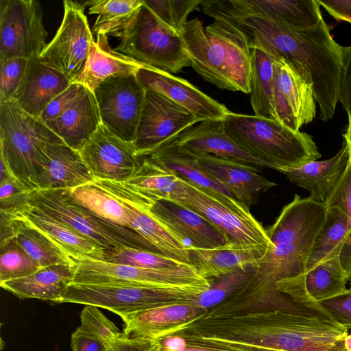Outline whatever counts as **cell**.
I'll list each match as a JSON object with an SVG mask.
<instances>
[{
  "instance_id": "cell-20",
  "label": "cell",
  "mask_w": 351,
  "mask_h": 351,
  "mask_svg": "<svg viewBox=\"0 0 351 351\" xmlns=\"http://www.w3.org/2000/svg\"><path fill=\"white\" fill-rule=\"evenodd\" d=\"M326 212L324 203L295 194L293 201L282 208L274 223L265 230L271 244L274 246L315 240L325 222Z\"/></svg>"
},
{
  "instance_id": "cell-49",
  "label": "cell",
  "mask_w": 351,
  "mask_h": 351,
  "mask_svg": "<svg viewBox=\"0 0 351 351\" xmlns=\"http://www.w3.org/2000/svg\"><path fill=\"white\" fill-rule=\"evenodd\" d=\"M86 87L80 83H71L56 97L43 110L39 119L46 123L60 116L69 108Z\"/></svg>"
},
{
  "instance_id": "cell-30",
  "label": "cell",
  "mask_w": 351,
  "mask_h": 351,
  "mask_svg": "<svg viewBox=\"0 0 351 351\" xmlns=\"http://www.w3.org/2000/svg\"><path fill=\"white\" fill-rule=\"evenodd\" d=\"M17 212L46 232L71 257L104 261L106 252L101 245L38 208L27 202Z\"/></svg>"
},
{
  "instance_id": "cell-39",
  "label": "cell",
  "mask_w": 351,
  "mask_h": 351,
  "mask_svg": "<svg viewBox=\"0 0 351 351\" xmlns=\"http://www.w3.org/2000/svg\"><path fill=\"white\" fill-rule=\"evenodd\" d=\"M350 276L343 268L339 256L325 260L306 271L304 282L308 295L321 302L344 292Z\"/></svg>"
},
{
  "instance_id": "cell-46",
  "label": "cell",
  "mask_w": 351,
  "mask_h": 351,
  "mask_svg": "<svg viewBox=\"0 0 351 351\" xmlns=\"http://www.w3.org/2000/svg\"><path fill=\"white\" fill-rule=\"evenodd\" d=\"M0 160V213L12 214L27 202L29 192L14 177L5 163Z\"/></svg>"
},
{
  "instance_id": "cell-10",
  "label": "cell",
  "mask_w": 351,
  "mask_h": 351,
  "mask_svg": "<svg viewBox=\"0 0 351 351\" xmlns=\"http://www.w3.org/2000/svg\"><path fill=\"white\" fill-rule=\"evenodd\" d=\"M63 6L61 25L39 56L43 62L61 72L71 83L81 84L95 39L83 5L64 0Z\"/></svg>"
},
{
  "instance_id": "cell-11",
  "label": "cell",
  "mask_w": 351,
  "mask_h": 351,
  "mask_svg": "<svg viewBox=\"0 0 351 351\" xmlns=\"http://www.w3.org/2000/svg\"><path fill=\"white\" fill-rule=\"evenodd\" d=\"M146 90L136 74L111 76L95 89L101 123L120 138L134 142Z\"/></svg>"
},
{
  "instance_id": "cell-34",
  "label": "cell",
  "mask_w": 351,
  "mask_h": 351,
  "mask_svg": "<svg viewBox=\"0 0 351 351\" xmlns=\"http://www.w3.org/2000/svg\"><path fill=\"white\" fill-rule=\"evenodd\" d=\"M143 67L145 66L112 49L108 36L98 34L91 43L81 84L93 93L104 80L114 75L136 74Z\"/></svg>"
},
{
  "instance_id": "cell-26",
  "label": "cell",
  "mask_w": 351,
  "mask_h": 351,
  "mask_svg": "<svg viewBox=\"0 0 351 351\" xmlns=\"http://www.w3.org/2000/svg\"><path fill=\"white\" fill-rule=\"evenodd\" d=\"M343 137L341 147L332 158L312 161L298 168L278 171L291 182L306 189L310 197L324 204L346 170L350 157V144Z\"/></svg>"
},
{
  "instance_id": "cell-45",
  "label": "cell",
  "mask_w": 351,
  "mask_h": 351,
  "mask_svg": "<svg viewBox=\"0 0 351 351\" xmlns=\"http://www.w3.org/2000/svg\"><path fill=\"white\" fill-rule=\"evenodd\" d=\"M80 322V326L84 331L110 347L123 336V332L104 315L99 307L86 305L81 312Z\"/></svg>"
},
{
  "instance_id": "cell-24",
  "label": "cell",
  "mask_w": 351,
  "mask_h": 351,
  "mask_svg": "<svg viewBox=\"0 0 351 351\" xmlns=\"http://www.w3.org/2000/svg\"><path fill=\"white\" fill-rule=\"evenodd\" d=\"M180 147L194 155H213L261 169L269 168L265 162L238 146L226 133L221 120L200 122L176 138Z\"/></svg>"
},
{
  "instance_id": "cell-21",
  "label": "cell",
  "mask_w": 351,
  "mask_h": 351,
  "mask_svg": "<svg viewBox=\"0 0 351 351\" xmlns=\"http://www.w3.org/2000/svg\"><path fill=\"white\" fill-rule=\"evenodd\" d=\"M39 56L27 59L24 75L12 100L25 112L38 118L71 84L61 72L43 62Z\"/></svg>"
},
{
  "instance_id": "cell-29",
  "label": "cell",
  "mask_w": 351,
  "mask_h": 351,
  "mask_svg": "<svg viewBox=\"0 0 351 351\" xmlns=\"http://www.w3.org/2000/svg\"><path fill=\"white\" fill-rule=\"evenodd\" d=\"M74 274V265H54L22 278L0 282V285L21 299L35 298L58 303L73 282Z\"/></svg>"
},
{
  "instance_id": "cell-4",
  "label": "cell",
  "mask_w": 351,
  "mask_h": 351,
  "mask_svg": "<svg viewBox=\"0 0 351 351\" xmlns=\"http://www.w3.org/2000/svg\"><path fill=\"white\" fill-rule=\"evenodd\" d=\"M62 142L39 118L14 101L0 103V160L28 192L38 189L47 145Z\"/></svg>"
},
{
  "instance_id": "cell-9",
  "label": "cell",
  "mask_w": 351,
  "mask_h": 351,
  "mask_svg": "<svg viewBox=\"0 0 351 351\" xmlns=\"http://www.w3.org/2000/svg\"><path fill=\"white\" fill-rule=\"evenodd\" d=\"M75 274L72 283L118 284L160 288L202 287L211 282L202 277L193 265L176 269H154L86 258L71 257Z\"/></svg>"
},
{
  "instance_id": "cell-16",
  "label": "cell",
  "mask_w": 351,
  "mask_h": 351,
  "mask_svg": "<svg viewBox=\"0 0 351 351\" xmlns=\"http://www.w3.org/2000/svg\"><path fill=\"white\" fill-rule=\"evenodd\" d=\"M316 100L313 88L284 62H274L273 109L276 121L294 131L313 121Z\"/></svg>"
},
{
  "instance_id": "cell-44",
  "label": "cell",
  "mask_w": 351,
  "mask_h": 351,
  "mask_svg": "<svg viewBox=\"0 0 351 351\" xmlns=\"http://www.w3.org/2000/svg\"><path fill=\"white\" fill-rule=\"evenodd\" d=\"M165 24L180 34L190 13L199 10L202 0H143Z\"/></svg>"
},
{
  "instance_id": "cell-1",
  "label": "cell",
  "mask_w": 351,
  "mask_h": 351,
  "mask_svg": "<svg viewBox=\"0 0 351 351\" xmlns=\"http://www.w3.org/2000/svg\"><path fill=\"white\" fill-rule=\"evenodd\" d=\"M304 275L252 278L223 302L213 343L231 351H351V335L310 298Z\"/></svg>"
},
{
  "instance_id": "cell-13",
  "label": "cell",
  "mask_w": 351,
  "mask_h": 351,
  "mask_svg": "<svg viewBox=\"0 0 351 351\" xmlns=\"http://www.w3.org/2000/svg\"><path fill=\"white\" fill-rule=\"evenodd\" d=\"M199 121L166 96L146 90L145 99L133 142L138 157L145 156L178 137Z\"/></svg>"
},
{
  "instance_id": "cell-6",
  "label": "cell",
  "mask_w": 351,
  "mask_h": 351,
  "mask_svg": "<svg viewBox=\"0 0 351 351\" xmlns=\"http://www.w3.org/2000/svg\"><path fill=\"white\" fill-rule=\"evenodd\" d=\"M115 37L114 49L147 67L170 74L191 66L181 35L165 24L144 3Z\"/></svg>"
},
{
  "instance_id": "cell-42",
  "label": "cell",
  "mask_w": 351,
  "mask_h": 351,
  "mask_svg": "<svg viewBox=\"0 0 351 351\" xmlns=\"http://www.w3.org/2000/svg\"><path fill=\"white\" fill-rule=\"evenodd\" d=\"M256 265L235 271L217 279L211 283L208 289L198 295L195 303L205 309L220 304L253 278L256 273Z\"/></svg>"
},
{
  "instance_id": "cell-40",
  "label": "cell",
  "mask_w": 351,
  "mask_h": 351,
  "mask_svg": "<svg viewBox=\"0 0 351 351\" xmlns=\"http://www.w3.org/2000/svg\"><path fill=\"white\" fill-rule=\"evenodd\" d=\"M143 0H94L86 2L90 5V14L98 16L93 31L98 34L116 36L132 20Z\"/></svg>"
},
{
  "instance_id": "cell-38",
  "label": "cell",
  "mask_w": 351,
  "mask_h": 351,
  "mask_svg": "<svg viewBox=\"0 0 351 351\" xmlns=\"http://www.w3.org/2000/svg\"><path fill=\"white\" fill-rule=\"evenodd\" d=\"M138 159L137 169L125 182L145 198H170L179 176L145 156L138 157Z\"/></svg>"
},
{
  "instance_id": "cell-55",
  "label": "cell",
  "mask_w": 351,
  "mask_h": 351,
  "mask_svg": "<svg viewBox=\"0 0 351 351\" xmlns=\"http://www.w3.org/2000/svg\"><path fill=\"white\" fill-rule=\"evenodd\" d=\"M343 136L347 138L351 149V117H348V128L346 132L343 134Z\"/></svg>"
},
{
  "instance_id": "cell-48",
  "label": "cell",
  "mask_w": 351,
  "mask_h": 351,
  "mask_svg": "<svg viewBox=\"0 0 351 351\" xmlns=\"http://www.w3.org/2000/svg\"><path fill=\"white\" fill-rule=\"evenodd\" d=\"M326 208L336 207L351 221V154L343 175L324 202Z\"/></svg>"
},
{
  "instance_id": "cell-41",
  "label": "cell",
  "mask_w": 351,
  "mask_h": 351,
  "mask_svg": "<svg viewBox=\"0 0 351 351\" xmlns=\"http://www.w3.org/2000/svg\"><path fill=\"white\" fill-rule=\"evenodd\" d=\"M0 282L28 276L42 268L12 238L0 242Z\"/></svg>"
},
{
  "instance_id": "cell-36",
  "label": "cell",
  "mask_w": 351,
  "mask_h": 351,
  "mask_svg": "<svg viewBox=\"0 0 351 351\" xmlns=\"http://www.w3.org/2000/svg\"><path fill=\"white\" fill-rule=\"evenodd\" d=\"M73 199L99 218L130 228V219L123 203L96 180L69 189Z\"/></svg>"
},
{
  "instance_id": "cell-51",
  "label": "cell",
  "mask_w": 351,
  "mask_h": 351,
  "mask_svg": "<svg viewBox=\"0 0 351 351\" xmlns=\"http://www.w3.org/2000/svg\"><path fill=\"white\" fill-rule=\"evenodd\" d=\"M342 73L340 99L343 109L351 117V46L342 47Z\"/></svg>"
},
{
  "instance_id": "cell-50",
  "label": "cell",
  "mask_w": 351,
  "mask_h": 351,
  "mask_svg": "<svg viewBox=\"0 0 351 351\" xmlns=\"http://www.w3.org/2000/svg\"><path fill=\"white\" fill-rule=\"evenodd\" d=\"M334 319L346 328L351 329V289L333 298L319 302Z\"/></svg>"
},
{
  "instance_id": "cell-17",
  "label": "cell",
  "mask_w": 351,
  "mask_h": 351,
  "mask_svg": "<svg viewBox=\"0 0 351 351\" xmlns=\"http://www.w3.org/2000/svg\"><path fill=\"white\" fill-rule=\"evenodd\" d=\"M142 197L150 213L185 243L188 241L189 245L202 249L228 244L223 233L198 213L171 199Z\"/></svg>"
},
{
  "instance_id": "cell-7",
  "label": "cell",
  "mask_w": 351,
  "mask_h": 351,
  "mask_svg": "<svg viewBox=\"0 0 351 351\" xmlns=\"http://www.w3.org/2000/svg\"><path fill=\"white\" fill-rule=\"evenodd\" d=\"M209 288H160L130 285L71 283L58 303L92 305L123 316L159 306L194 302Z\"/></svg>"
},
{
  "instance_id": "cell-8",
  "label": "cell",
  "mask_w": 351,
  "mask_h": 351,
  "mask_svg": "<svg viewBox=\"0 0 351 351\" xmlns=\"http://www.w3.org/2000/svg\"><path fill=\"white\" fill-rule=\"evenodd\" d=\"M27 202L94 240L106 254L121 246L160 254L133 230L105 221L79 204L69 189L35 190L28 193Z\"/></svg>"
},
{
  "instance_id": "cell-18",
  "label": "cell",
  "mask_w": 351,
  "mask_h": 351,
  "mask_svg": "<svg viewBox=\"0 0 351 351\" xmlns=\"http://www.w3.org/2000/svg\"><path fill=\"white\" fill-rule=\"evenodd\" d=\"M136 75L145 90L166 96L190 112L199 122L222 119L231 112L187 80L172 74L145 66Z\"/></svg>"
},
{
  "instance_id": "cell-12",
  "label": "cell",
  "mask_w": 351,
  "mask_h": 351,
  "mask_svg": "<svg viewBox=\"0 0 351 351\" xmlns=\"http://www.w3.org/2000/svg\"><path fill=\"white\" fill-rule=\"evenodd\" d=\"M43 14L36 1L1 0L0 60L40 54L48 36Z\"/></svg>"
},
{
  "instance_id": "cell-31",
  "label": "cell",
  "mask_w": 351,
  "mask_h": 351,
  "mask_svg": "<svg viewBox=\"0 0 351 351\" xmlns=\"http://www.w3.org/2000/svg\"><path fill=\"white\" fill-rule=\"evenodd\" d=\"M189 251L191 264L211 283L235 271L256 265L265 254L254 250L232 248L228 244L213 249L189 245Z\"/></svg>"
},
{
  "instance_id": "cell-5",
  "label": "cell",
  "mask_w": 351,
  "mask_h": 351,
  "mask_svg": "<svg viewBox=\"0 0 351 351\" xmlns=\"http://www.w3.org/2000/svg\"><path fill=\"white\" fill-rule=\"evenodd\" d=\"M169 199L203 217L223 233L232 248L265 253L271 245L265 229L238 202L180 177Z\"/></svg>"
},
{
  "instance_id": "cell-14",
  "label": "cell",
  "mask_w": 351,
  "mask_h": 351,
  "mask_svg": "<svg viewBox=\"0 0 351 351\" xmlns=\"http://www.w3.org/2000/svg\"><path fill=\"white\" fill-rule=\"evenodd\" d=\"M96 180L125 206L130 219V229L150 242L161 254L191 265L189 245L150 213L137 192L125 182Z\"/></svg>"
},
{
  "instance_id": "cell-23",
  "label": "cell",
  "mask_w": 351,
  "mask_h": 351,
  "mask_svg": "<svg viewBox=\"0 0 351 351\" xmlns=\"http://www.w3.org/2000/svg\"><path fill=\"white\" fill-rule=\"evenodd\" d=\"M10 238L41 267L74 265L71 256L56 241L19 212L1 213V241Z\"/></svg>"
},
{
  "instance_id": "cell-2",
  "label": "cell",
  "mask_w": 351,
  "mask_h": 351,
  "mask_svg": "<svg viewBox=\"0 0 351 351\" xmlns=\"http://www.w3.org/2000/svg\"><path fill=\"white\" fill-rule=\"evenodd\" d=\"M180 34L191 66L204 80L220 89L250 93L251 51L236 29L218 20L204 29L194 19Z\"/></svg>"
},
{
  "instance_id": "cell-3",
  "label": "cell",
  "mask_w": 351,
  "mask_h": 351,
  "mask_svg": "<svg viewBox=\"0 0 351 351\" xmlns=\"http://www.w3.org/2000/svg\"><path fill=\"white\" fill-rule=\"evenodd\" d=\"M221 120L226 134L238 146L269 168H298L321 157L312 136L278 121L232 112Z\"/></svg>"
},
{
  "instance_id": "cell-25",
  "label": "cell",
  "mask_w": 351,
  "mask_h": 351,
  "mask_svg": "<svg viewBox=\"0 0 351 351\" xmlns=\"http://www.w3.org/2000/svg\"><path fill=\"white\" fill-rule=\"evenodd\" d=\"M45 154L38 190L71 189L95 180L80 152L64 143L47 144Z\"/></svg>"
},
{
  "instance_id": "cell-15",
  "label": "cell",
  "mask_w": 351,
  "mask_h": 351,
  "mask_svg": "<svg viewBox=\"0 0 351 351\" xmlns=\"http://www.w3.org/2000/svg\"><path fill=\"white\" fill-rule=\"evenodd\" d=\"M80 152L95 180L127 182L139 164L133 142L120 138L102 123Z\"/></svg>"
},
{
  "instance_id": "cell-47",
  "label": "cell",
  "mask_w": 351,
  "mask_h": 351,
  "mask_svg": "<svg viewBox=\"0 0 351 351\" xmlns=\"http://www.w3.org/2000/svg\"><path fill=\"white\" fill-rule=\"evenodd\" d=\"M26 64L27 59L20 57L0 60V103L13 100Z\"/></svg>"
},
{
  "instance_id": "cell-43",
  "label": "cell",
  "mask_w": 351,
  "mask_h": 351,
  "mask_svg": "<svg viewBox=\"0 0 351 351\" xmlns=\"http://www.w3.org/2000/svg\"><path fill=\"white\" fill-rule=\"evenodd\" d=\"M104 261L154 269H176L192 265L160 254L128 246L119 247L106 254Z\"/></svg>"
},
{
  "instance_id": "cell-53",
  "label": "cell",
  "mask_w": 351,
  "mask_h": 351,
  "mask_svg": "<svg viewBox=\"0 0 351 351\" xmlns=\"http://www.w3.org/2000/svg\"><path fill=\"white\" fill-rule=\"evenodd\" d=\"M317 1L335 20L351 24V0Z\"/></svg>"
},
{
  "instance_id": "cell-19",
  "label": "cell",
  "mask_w": 351,
  "mask_h": 351,
  "mask_svg": "<svg viewBox=\"0 0 351 351\" xmlns=\"http://www.w3.org/2000/svg\"><path fill=\"white\" fill-rule=\"evenodd\" d=\"M192 155L199 167L225 185L247 210L257 203L261 195L276 185L258 173L261 168L209 154Z\"/></svg>"
},
{
  "instance_id": "cell-22",
  "label": "cell",
  "mask_w": 351,
  "mask_h": 351,
  "mask_svg": "<svg viewBox=\"0 0 351 351\" xmlns=\"http://www.w3.org/2000/svg\"><path fill=\"white\" fill-rule=\"evenodd\" d=\"M194 302L169 304L121 317L123 337L149 341L167 335L206 312Z\"/></svg>"
},
{
  "instance_id": "cell-57",
  "label": "cell",
  "mask_w": 351,
  "mask_h": 351,
  "mask_svg": "<svg viewBox=\"0 0 351 351\" xmlns=\"http://www.w3.org/2000/svg\"><path fill=\"white\" fill-rule=\"evenodd\" d=\"M349 282H350V288L349 289H351V274H350Z\"/></svg>"
},
{
  "instance_id": "cell-27",
  "label": "cell",
  "mask_w": 351,
  "mask_h": 351,
  "mask_svg": "<svg viewBox=\"0 0 351 351\" xmlns=\"http://www.w3.org/2000/svg\"><path fill=\"white\" fill-rule=\"evenodd\" d=\"M101 124L95 95L88 88L60 116L45 123L66 145L79 152Z\"/></svg>"
},
{
  "instance_id": "cell-28",
  "label": "cell",
  "mask_w": 351,
  "mask_h": 351,
  "mask_svg": "<svg viewBox=\"0 0 351 351\" xmlns=\"http://www.w3.org/2000/svg\"><path fill=\"white\" fill-rule=\"evenodd\" d=\"M334 256L339 257L343 268L350 276L351 221L340 209L329 207L327 208L325 222L311 247L306 263V271Z\"/></svg>"
},
{
  "instance_id": "cell-52",
  "label": "cell",
  "mask_w": 351,
  "mask_h": 351,
  "mask_svg": "<svg viewBox=\"0 0 351 351\" xmlns=\"http://www.w3.org/2000/svg\"><path fill=\"white\" fill-rule=\"evenodd\" d=\"M71 348L72 351H108L110 347L79 326L71 334Z\"/></svg>"
},
{
  "instance_id": "cell-54",
  "label": "cell",
  "mask_w": 351,
  "mask_h": 351,
  "mask_svg": "<svg viewBox=\"0 0 351 351\" xmlns=\"http://www.w3.org/2000/svg\"><path fill=\"white\" fill-rule=\"evenodd\" d=\"M111 351H150V341L139 338L122 337L110 346Z\"/></svg>"
},
{
  "instance_id": "cell-33",
  "label": "cell",
  "mask_w": 351,
  "mask_h": 351,
  "mask_svg": "<svg viewBox=\"0 0 351 351\" xmlns=\"http://www.w3.org/2000/svg\"><path fill=\"white\" fill-rule=\"evenodd\" d=\"M242 8L294 29L316 26L324 18L317 0H235Z\"/></svg>"
},
{
  "instance_id": "cell-56",
  "label": "cell",
  "mask_w": 351,
  "mask_h": 351,
  "mask_svg": "<svg viewBox=\"0 0 351 351\" xmlns=\"http://www.w3.org/2000/svg\"><path fill=\"white\" fill-rule=\"evenodd\" d=\"M150 351H164L159 346L150 341Z\"/></svg>"
},
{
  "instance_id": "cell-58",
  "label": "cell",
  "mask_w": 351,
  "mask_h": 351,
  "mask_svg": "<svg viewBox=\"0 0 351 351\" xmlns=\"http://www.w3.org/2000/svg\"><path fill=\"white\" fill-rule=\"evenodd\" d=\"M108 351H111V349H110H110H109V350H108Z\"/></svg>"
},
{
  "instance_id": "cell-32",
  "label": "cell",
  "mask_w": 351,
  "mask_h": 351,
  "mask_svg": "<svg viewBox=\"0 0 351 351\" xmlns=\"http://www.w3.org/2000/svg\"><path fill=\"white\" fill-rule=\"evenodd\" d=\"M313 242L314 240L270 245L256 265V276L276 283L305 274Z\"/></svg>"
},
{
  "instance_id": "cell-35",
  "label": "cell",
  "mask_w": 351,
  "mask_h": 351,
  "mask_svg": "<svg viewBox=\"0 0 351 351\" xmlns=\"http://www.w3.org/2000/svg\"><path fill=\"white\" fill-rule=\"evenodd\" d=\"M145 157L173 171L180 178L220 194L229 200L238 202L225 185L199 167L191 154L179 147L176 138Z\"/></svg>"
},
{
  "instance_id": "cell-37",
  "label": "cell",
  "mask_w": 351,
  "mask_h": 351,
  "mask_svg": "<svg viewBox=\"0 0 351 351\" xmlns=\"http://www.w3.org/2000/svg\"><path fill=\"white\" fill-rule=\"evenodd\" d=\"M259 49L251 51L250 103L254 115L276 121L273 109L274 62Z\"/></svg>"
}]
</instances>
